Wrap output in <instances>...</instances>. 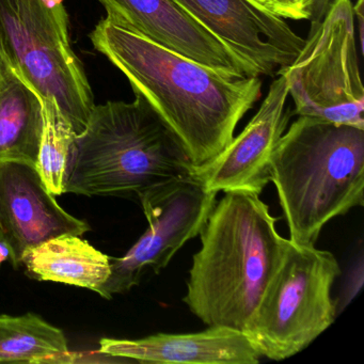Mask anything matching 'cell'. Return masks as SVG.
<instances>
[{
    "label": "cell",
    "mask_w": 364,
    "mask_h": 364,
    "mask_svg": "<svg viewBox=\"0 0 364 364\" xmlns=\"http://www.w3.org/2000/svg\"><path fill=\"white\" fill-rule=\"evenodd\" d=\"M89 38L176 134L195 167L231 144L238 123L261 99L259 76L221 73L108 16Z\"/></svg>",
    "instance_id": "obj_1"
},
{
    "label": "cell",
    "mask_w": 364,
    "mask_h": 364,
    "mask_svg": "<svg viewBox=\"0 0 364 364\" xmlns=\"http://www.w3.org/2000/svg\"><path fill=\"white\" fill-rule=\"evenodd\" d=\"M277 221L253 191H225L216 202L183 298L205 325L247 329L289 245Z\"/></svg>",
    "instance_id": "obj_2"
},
{
    "label": "cell",
    "mask_w": 364,
    "mask_h": 364,
    "mask_svg": "<svg viewBox=\"0 0 364 364\" xmlns=\"http://www.w3.org/2000/svg\"><path fill=\"white\" fill-rule=\"evenodd\" d=\"M176 134L146 100L93 106L75 135L65 165L63 193L138 198L166 183L193 176Z\"/></svg>",
    "instance_id": "obj_3"
},
{
    "label": "cell",
    "mask_w": 364,
    "mask_h": 364,
    "mask_svg": "<svg viewBox=\"0 0 364 364\" xmlns=\"http://www.w3.org/2000/svg\"><path fill=\"white\" fill-rule=\"evenodd\" d=\"M270 182L298 246H314L326 225L364 204V129L298 117L272 156Z\"/></svg>",
    "instance_id": "obj_4"
},
{
    "label": "cell",
    "mask_w": 364,
    "mask_h": 364,
    "mask_svg": "<svg viewBox=\"0 0 364 364\" xmlns=\"http://www.w3.org/2000/svg\"><path fill=\"white\" fill-rule=\"evenodd\" d=\"M0 56L40 97L56 101L76 135L84 131L95 103L63 0H0Z\"/></svg>",
    "instance_id": "obj_5"
},
{
    "label": "cell",
    "mask_w": 364,
    "mask_h": 364,
    "mask_svg": "<svg viewBox=\"0 0 364 364\" xmlns=\"http://www.w3.org/2000/svg\"><path fill=\"white\" fill-rule=\"evenodd\" d=\"M340 274V264L331 252L289 240L245 330L261 357L289 359L333 323L338 304L331 289Z\"/></svg>",
    "instance_id": "obj_6"
},
{
    "label": "cell",
    "mask_w": 364,
    "mask_h": 364,
    "mask_svg": "<svg viewBox=\"0 0 364 364\" xmlns=\"http://www.w3.org/2000/svg\"><path fill=\"white\" fill-rule=\"evenodd\" d=\"M351 0H333L323 20L311 23L295 60L278 72L298 117L364 129V88Z\"/></svg>",
    "instance_id": "obj_7"
},
{
    "label": "cell",
    "mask_w": 364,
    "mask_h": 364,
    "mask_svg": "<svg viewBox=\"0 0 364 364\" xmlns=\"http://www.w3.org/2000/svg\"><path fill=\"white\" fill-rule=\"evenodd\" d=\"M217 193L208 191L195 176L154 187L138 200L148 220V230L118 259L110 257V276L104 298L125 294L141 282L146 272L167 267L188 240L199 236L216 204Z\"/></svg>",
    "instance_id": "obj_8"
},
{
    "label": "cell",
    "mask_w": 364,
    "mask_h": 364,
    "mask_svg": "<svg viewBox=\"0 0 364 364\" xmlns=\"http://www.w3.org/2000/svg\"><path fill=\"white\" fill-rule=\"evenodd\" d=\"M257 76H274L301 50L304 38L257 0H173Z\"/></svg>",
    "instance_id": "obj_9"
},
{
    "label": "cell",
    "mask_w": 364,
    "mask_h": 364,
    "mask_svg": "<svg viewBox=\"0 0 364 364\" xmlns=\"http://www.w3.org/2000/svg\"><path fill=\"white\" fill-rule=\"evenodd\" d=\"M91 231L86 221L65 212L48 191L35 166L0 161V242L16 269L29 249L63 235Z\"/></svg>",
    "instance_id": "obj_10"
},
{
    "label": "cell",
    "mask_w": 364,
    "mask_h": 364,
    "mask_svg": "<svg viewBox=\"0 0 364 364\" xmlns=\"http://www.w3.org/2000/svg\"><path fill=\"white\" fill-rule=\"evenodd\" d=\"M287 97V82L279 75L244 131L213 161L193 167V176L214 193L249 191L261 195L270 182L272 153L291 119Z\"/></svg>",
    "instance_id": "obj_11"
},
{
    "label": "cell",
    "mask_w": 364,
    "mask_h": 364,
    "mask_svg": "<svg viewBox=\"0 0 364 364\" xmlns=\"http://www.w3.org/2000/svg\"><path fill=\"white\" fill-rule=\"evenodd\" d=\"M108 18L191 60L235 77L255 76L173 0H97Z\"/></svg>",
    "instance_id": "obj_12"
},
{
    "label": "cell",
    "mask_w": 364,
    "mask_h": 364,
    "mask_svg": "<svg viewBox=\"0 0 364 364\" xmlns=\"http://www.w3.org/2000/svg\"><path fill=\"white\" fill-rule=\"evenodd\" d=\"M99 351L123 361L142 363L257 364L262 358L245 332L223 326L135 340L104 338Z\"/></svg>",
    "instance_id": "obj_13"
},
{
    "label": "cell",
    "mask_w": 364,
    "mask_h": 364,
    "mask_svg": "<svg viewBox=\"0 0 364 364\" xmlns=\"http://www.w3.org/2000/svg\"><path fill=\"white\" fill-rule=\"evenodd\" d=\"M110 264L107 255L80 236L63 234L29 249L22 266L37 280L91 289L104 298Z\"/></svg>",
    "instance_id": "obj_14"
},
{
    "label": "cell",
    "mask_w": 364,
    "mask_h": 364,
    "mask_svg": "<svg viewBox=\"0 0 364 364\" xmlns=\"http://www.w3.org/2000/svg\"><path fill=\"white\" fill-rule=\"evenodd\" d=\"M42 129L41 97L10 69L0 88V161L36 167Z\"/></svg>",
    "instance_id": "obj_15"
},
{
    "label": "cell",
    "mask_w": 364,
    "mask_h": 364,
    "mask_svg": "<svg viewBox=\"0 0 364 364\" xmlns=\"http://www.w3.org/2000/svg\"><path fill=\"white\" fill-rule=\"evenodd\" d=\"M69 353L63 330L33 313L0 316V362L39 363Z\"/></svg>",
    "instance_id": "obj_16"
},
{
    "label": "cell",
    "mask_w": 364,
    "mask_h": 364,
    "mask_svg": "<svg viewBox=\"0 0 364 364\" xmlns=\"http://www.w3.org/2000/svg\"><path fill=\"white\" fill-rule=\"evenodd\" d=\"M43 129L36 169L55 197L63 195V176L70 146L76 134L56 101L41 97Z\"/></svg>",
    "instance_id": "obj_17"
},
{
    "label": "cell",
    "mask_w": 364,
    "mask_h": 364,
    "mask_svg": "<svg viewBox=\"0 0 364 364\" xmlns=\"http://www.w3.org/2000/svg\"><path fill=\"white\" fill-rule=\"evenodd\" d=\"M263 7L283 20H323L333 0H257Z\"/></svg>",
    "instance_id": "obj_18"
},
{
    "label": "cell",
    "mask_w": 364,
    "mask_h": 364,
    "mask_svg": "<svg viewBox=\"0 0 364 364\" xmlns=\"http://www.w3.org/2000/svg\"><path fill=\"white\" fill-rule=\"evenodd\" d=\"M10 68L8 67L6 61L0 56V88L3 86L5 82L6 78H7L8 74H9Z\"/></svg>",
    "instance_id": "obj_19"
},
{
    "label": "cell",
    "mask_w": 364,
    "mask_h": 364,
    "mask_svg": "<svg viewBox=\"0 0 364 364\" xmlns=\"http://www.w3.org/2000/svg\"><path fill=\"white\" fill-rule=\"evenodd\" d=\"M7 257H9V251H8L5 245L0 242V264L3 263Z\"/></svg>",
    "instance_id": "obj_20"
}]
</instances>
